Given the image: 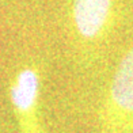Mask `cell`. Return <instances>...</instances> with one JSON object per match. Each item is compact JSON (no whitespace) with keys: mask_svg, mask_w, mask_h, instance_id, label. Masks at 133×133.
Returning <instances> with one entry per match:
<instances>
[{"mask_svg":"<svg viewBox=\"0 0 133 133\" xmlns=\"http://www.w3.org/2000/svg\"><path fill=\"white\" fill-rule=\"evenodd\" d=\"M41 77L33 65L21 68L10 86V101L21 133H41L44 130L38 118V99Z\"/></svg>","mask_w":133,"mask_h":133,"instance_id":"cell-3","label":"cell"},{"mask_svg":"<svg viewBox=\"0 0 133 133\" xmlns=\"http://www.w3.org/2000/svg\"><path fill=\"white\" fill-rule=\"evenodd\" d=\"M116 0H68L71 34L83 53H92L109 35Z\"/></svg>","mask_w":133,"mask_h":133,"instance_id":"cell-2","label":"cell"},{"mask_svg":"<svg viewBox=\"0 0 133 133\" xmlns=\"http://www.w3.org/2000/svg\"><path fill=\"white\" fill-rule=\"evenodd\" d=\"M41 133H46V132H45V130H42V132H41Z\"/></svg>","mask_w":133,"mask_h":133,"instance_id":"cell-4","label":"cell"},{"mask_svg":"<svg viewBox=\"0 0 133 133\" xmlns=\"http://www.w3.org/2000/svg\"><path fill=\"white\" fill-rule=\"evenodd\" d=\"M99 133H133V44L122 54L98 114Z\"/></svg>","mask_w":133,"mask_h":133,"instance_id":"cell-1","label":"cell"}]
</instances>
